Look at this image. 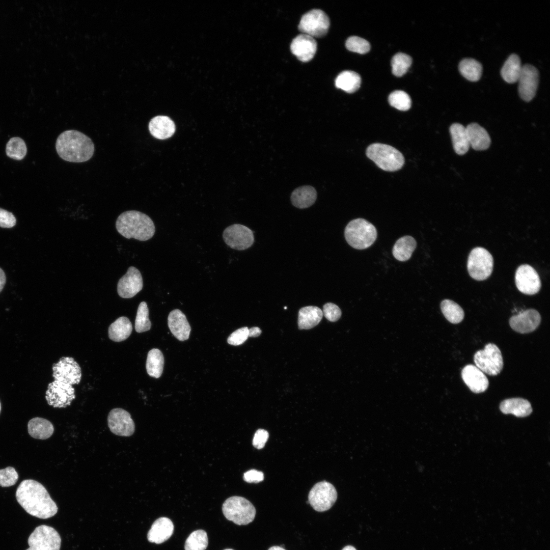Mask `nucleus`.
Masks as SVG:
<instances>
[{
    "mask_svg": "<svg viewBox=\"0 0 550 550\" xmlns=\"http://www.w3.org/2000/svg\"><path fill=\"white\" fill-rule=\"evenodd\" d=\"M18 503L29 514L41 519L53 516L58 508L44 486L32 479L23 480L16 491Z\"/></svg>",
    "mask_w": 550,
    "mask_h": 550,
    "instance_id": "nucleus-1",
    "label": "nucleus"
},
{
    "mask_svg": "<svg viewBox=\"0 0 550 550\" xmlns=\"http://www.w3.org/2000/svg\"><path fill=\"white\" fill-rule=\"evenodd\" d=\"M56 149L63 160L72 162H82L93 156L95 147L92 140L76 130H67L57 138Z\"/></svg>",
    "mask_w": 550,
    "mask_h": 550,
    "instance_id": "nucleus-2",
    "label": "nucleus"
},
{
    "mask_svg": "<svg viewBox=\"0 0 550 550\" xmlns=\"http://www.w3.org/2000/svg\"><path fill=\"white\" fill-rule=\"evenodd\" d=\"M116 228L123 237L140 241H146L151 238L155 231L151 218L147 214L136 210L122 212L116 220Z\"/></svg>",
    "mask_w": 550,
    "mask_h": 550,
    "instance_id": "nucleus-3",
    "label": "nucleus"
},
{
    "mask_svg": "<svg viewBox=\"0 0 550 550\" xmlns=\"http://www.w3.org/2000/svg\"><path fill=\"white\" fill-rule=\"evenodd\" d=\"M344 235L347 243L352 248L363 250L370 246L375 241L377 233L375 227L363 218L351 221L346 226Z\"/></svg>",
    "mask_w": 550,
    "mask_h": 550,
    "instance_id": "nucleus-4",
    "label": "nucleus"
},
{
    "mask_svg": "<svg viewBox=\"0 0 550 550\" xmlns=\"http://www.w3.org/2000/svg\"><path fill=\"white\" fill-rule=\"evenodd\" d=\"M367 157L379 168L386 171H395L404 164V158L402 153L388 145L374 143L366 150Z\"/></svg>",
    "mask_w": 550,
    "mask_h": 550,
    "instance_id": "nucleus-5",
    "label": "nucleus"
},
{
    "mask_svg": "<svg viewBox=\"0 0 550 550\" xmlns=\"http://www.w3.org/2000/svg\"><path fill=\"white\" fill-rule=\"evenodd\" d=\"M222 510L227 519L238 525L252 522L256 512L255 507L249 500L239 496L227 499L223 503Z\"/></svg>",
    "mask_w": 550,
    "mask_h": 550,
    "instance_id": "nucleus-6",
    "label": "nucleus"
},
{
    "mask_svg": "<svg viewBox=\"0 0 550 550\" xmlns=\"http://www.w3.org/2000/svg\"><path fill=\"white\" fill-rule=\"evenodd\" d=\"M493 259L491 254L482 247L474 248L470 252L467 262L470 276L477 281L487 279L491 274Z\"/></svg>",
    "mask_w": 550,
    "mask_h": 550,
    "instance_id": "nucleus-7",
    "label": "nucleus"
},
{
    "mask_svg": "<svg viewBox=\"0 0 550 550\" xmlns=\"http://www.w3.org/2000/svg\"><path fill=\"white\" fill-rule=\"evenodd\" d=\"M474 361L476 367L489 375H497L503 368L501 351L492 343H487L483 349L477 351L474 355Z\"/></svg>",
    "mask_w": 550,
    "mask_h": 550,
    "instance_id": "nucleus-8",
    "label": "nucleus"
},
{
    "mask_svg": "<svg viewBox=\"0 0 550 550\" xmlns=\"http://www.w3.org/2000/svg\"><path fill=\"white\" fill-rule=\"evenodd\" d=\"M28 542L29 547L26 550H60L61 538L54 528L42 525L35 529Z\"/></svg>",
    "mask_w": 550,
    "mask_h": 550,
    "instance_id": "nucleus-9",
    "label": "nucleus"
},
{
    "mask_svg": "<svg viewBox=\"0 0 550 550\" xmlns=\"http://www.w3.org/2000/svg\"><path fill=\"white\" fill-rule=\"evenodd\" d=\"M329 19L320 9H312L302 15L298 25L299 30L312 37L324 36L329 27Z\"/></svg>",
    "mask_w": 550,
    "mask_h": 550,
    "instance_id": "nucleus-10",
    "label": "nucleus"
},
{
    "mask_svg": "<svg viewBox=\"0 0 550 550\" xmlns=\"http://www.w3.org/2000/svg\"><path fill=\"white\" fill-rule=\"evenodd\" d=\"M337 499V492L330 483L323 481L314 485L308 495V502L318 512L329 509Z\"/></svg>",
    "mask_w": 550,
    "mask_h": 550,
    "instance_id": "nucleus-11",
    "label": "nucleus"
},
{
    "mask_svg": "<svg viewBox=\"0 0 550 550\" xmlns=\"http://www.w3.org/2000/svg\"><path fill=\"white\" fill-rule=\"evenodd\" d=\"M225 242L231 249L242 251L250 248L254 241L253 231L238 224L227 227L223 233Z\"/></svg>",
    "mask_w": 550,
    "mask_h": 550,
    "instance_id": "nucleus-12",
    "label": "nucleus"
},
{
    "mask_svg": "<svg viewBox=\"0 0 550 550\" xmlns=\"http://www.w3.org/2000/svg\"><path fill=\"white\" fill-rule=\"evenodd\" d=\"M75 398V391L72 385L56 380L48 384L45 393L47 403L54 408H65Z\"/></svg>",
    "mask_w": 550,
    "mask_h": 550,
    "instance_id": "nucleus-13",
    "label": "nucleus"
},
{
    "mask_svg": "<svg viewBox=\"0 0 550 550\" xmlns=\"http://www.w3.org/2000/svg\"><path fill=\"white\" fill-rule=\"evenodd\" d=\"M52 371L54 380L71 385L78 384L81 377L79 365L71 357H62L53 364Z\"/></svg>",
    "mask_w": 550,
    "mask_h": 550,
    "instance_id": "nucleus-14",
    "label": "nucleus"
},
{
    "mask_svg": "<svg viewBox=\"0 0 550 550\" xmlns=\"http://www.w3.org/2000/svg\"><path fill=\"white\" fill-rule=\"evenodd\" d=\"M515 283L517 289L527 295H533L539 292L541 283L535 269L528 264L520 265L515 274Z\"/></svg>",
    "mask_w": 550,
    "mask_h": 550,
    "instance_id": "nucleus-15",
    "label": "nucleus"
},
{
    "mask_svg": "<svg viewBox=\"0 0 550 550\" xmlns=\"http://www.w3.org/2000/svg\"><path fill=\"white\" fill-rule=\"evenodd\" d=\"M107 424L111 431L119 436H130L135 431L134 423L130 414L121 408H115L109 411Z\"/></svg>",
    "mask_w": 550,
    "mask_h": 550,
    "instance_id": "nucleus-16",
    "label": "nucleus"
},
{
    "mask_svg": "<svg viewBox=\"0 0 550 550\" xmlns=\"http://www.w3.org/2000/svg\"><path fill=\"white\" fill-rule=\"evenodd\" d=\"M517 81L520 98L527 102L531 101L535 96L538 88L539 73L537 69L530 64L522 65Z\"/></svg>",
    "mask_w": 550,
    "mask_h": 550,
    "instance_id": "nucleus-17",
    "label": "nucleus"
},
{
    "mask_svg": "<svg viewBox=\"0 0 550 550\" xmlns=\"http://www.w3.org/2000/svg\"><path fill=\"white\" fill-rule=\"evenodd\" d=\"M143 287V278L140 270L130 266L118 281L117 292L121 297L130 298L138 293Z\"/></svg>",
    "mask_w": 550,
    "mask_h": 550,
    "instance_id": "nucleus-18",
    "label": "nucleus"
},
{
    "mask_svg": "<svg viewBox=\"0 0 550 550\" xmlns=\"http://www.w3.org/2000/svg\"><path fill=\"white\" fill-rule=\"evenodd\" d=\"M541 320L539 313L535 309H530L511 316L509 324L514 331L526 334L534 331L539 326Z\"/></svg>",
    "mask_w": 550,
    "mask_h": 550,
    "instance_id": "nucleus-19",
    "label": "nucleus"
},
{
    "mask_svg": "<svg viewBox=\"0 0 550 550\" xmlns=\"http://www.w3.org/2000/svg\"><path fill=\"white\" fill-rule=\"evenodd\" d=\"M290 49L299 61L308 62L316 53L317 42L313 37L301 34L293 39L290 45Z\"/></svg>",
    "mask_w": 550,
    "mask_h": 550,
    "instance_id": "nucleus-20",
    "label": "nucleus"
},
{
    "mask_svg": "<svg viewBox=\"0 0 550 550\" xmlns=\"http://www.w3.org/2000/svg\"><path fill=\"white\" fill-rule=\"evenodd\" d=\"M461 377L465 384L475 393L485 392L489 386V381L484 373L474 365H467L462 369Z\"/></svg>",
    "mask_w": 550,
    "mask_h": 550,
    "instance_id": "nucleus-21",
    "label": "nucleus"
},
{
    "mask_svg": "<svg viewBox=\"0 0 550 550\" xmlns=\"http://www.w3.org/2000/svg\"><path fill=\"white\" fill-rule=\"evenodd\" d=\"M168 323L170 331L179 341L189 338L191 328L184 314L180 310L175 309L169 314Z\"/></svg>",
    "mask_w": 550,
    "mask_h": 550,
    "instance_id": "nucleus-22",
    "label": "nucleus"
},
{
    "mask_svg": "<svg viewBox=\"0 0 550 550\" xmlns=\"http://www.w3.org/2000/svg\"><path fill=\"white\" fill-rule=\"evenodd\" d=\"M174 531V525L169 518L160 517L152 524L147 534L149 542L160 544L169 539Z\"/></svg>",
    "mask_w": 550,
    "mask_h": 550,
    "instance_id": "nucleus-23",
    "label": "nucleus"
},
{
    "mask_svg": "<svg viewBox=\"0 0 550 550\" xmlns=\"http://www.w3.org/2000/svg\"><path fill=\"white\" fill-rule=\"evenodd\" d=\"M148 128L151 134L159 140L171 137L176 129L174 122L166 116H157L153 118L149 123Z\"/></svg>",
    "mask_w": 550,
    "mask_h": 550,
    "instance_id": "nucleus-24",
    "label": "nucleus"
},
{
    "mask_svg": "<svg viewBox=\"0 0 550 550\" xmlns=\"http://www.w3.org/2000/svg\"><path fill=\"white\" fill-rule=\"evenodd\" d=\"M466 131L470 146L476 150L487 149L491 140L487 131L479 124L473 123L468 125Z\"/></svg>",
    "mask_w": 550,
    "mask_h": 550,
    "instance_id": "nucleus-25",
    "label": "nucleus"
},
{
    "mask_svg": "<svg viewBox=\"0 0 550 550\" xmlns=\"http://www.w3.org/2000/svg\"><path fill=\"white\" fill-rule=\"evenodd\" d=\"M500 409L505 414H513L518 417L529 416L532 411L530 402L521 398H512L503 400L500 404Z\"/></svg>",
    "mask_w": 550,
    "mask_h": 550,
    "instance_id": "nucleus-26",
    "label": "nucleus"
},
{
    "mask_svg": "<svg viewBox=\"0 0 550 550\" xmlns=\"http://www.w3.org/2000/svg\"><path fill=\"white\" fill-rule=\"evenodd\" d=\"M323 312L316 306H307L298 312V325L300 329H309L317 325L322 319Z\"/></svg>",
    "mask_w": 550,
    "mask_h": 550,
    "instance_id": "nucleus-27",
    "label": "nucleus"
},
{
    "mask_svg": "<svg viewBox=\"0 0 550 550\" xmlns=\"http://www.w3.org/2000/svg\"><path fill=\"white\" fill-rule=\"evenodd\" d=\"M317 199L315 189L309 185H305L296 188L292 193L291 201L295 207L303 209L312 205Z\"/></svg>",
    "mask_w": 550,
    "mask_h": 550,
    "instance_id": "nucleus-28",
    "label": "nucleus"
},
{
    "mask_svg": "<svg viewBox=\"0 0 550 550\" xmlns=\"http://www.w3.org/2000/svg\"><path fill=\"white\" fill-rule=\"evenodd\" d=\"M29 434L33 438L46 439L53 434L54 427L48 420L35 417L31 419L28 424Z\"/></svg>",
    "mask_w": 550,
    "mask_h": 550,
    "instance_id": "nucleus-29",
    "label": "nucleus"
},
{
    "mask_svg": "<svg viewBox=\"0 0 550 550\" xmlns=\"http://www.w3.org/2000/svg\"><path fill=\"white\" fill-rule=\"evenodd\" d=\"M132 331L129 319L124 316L118 318L108 327V337L115 342H121L127 339Z\"/></svg>",
    "mask_w": 550,
    "mask_h": 550,
    "instance_id": "nucleus-30",
    "label": "nucleus"
},
{
    "mask_svg": "<svg viewBox=\"0 0 550 550\" xmlns=\"http://www.w3.org/2000/svg\"><path fill=\"white\" fill-rule=\"evenodd\" d=\"M450 132L455 152L458 155L465 154L470 146L465 127L460 124L454 123L450 127Z\"/></svg>",
    "mask_w": 550,
    "mask_h": 550,
    "instance_id": "nucleus-31",
    "label": "nucleus"
},
{
    "mask_svg": "<svg viewBox=\"0 0 550 550\" xmlns=\"http://www.w3.org/2000/svg\"><path fill=\"white\" fill-rule=\"evenodd\" d=\"M522 67L519 57L516 54H512L505 62L501 70V75L507 82H516L520 74Z\"/></svg>",
    "mask_w": 550,
    "mask_h": 550,
    "instance_id": "nucleus-32",
    "label": "nucleus"
},
{
    "mask_svg": "<svg viewBox=\"0 0 550 550\" xmlns=\"http://www.w3.org/2000/svg\"><path fill=\"white\" fill-rule=\"evenodd\" d=\"M417 246L416 240L410 236H404L397 240L392 253L395 259L400 261L408 260Z\"/></svg>",
    "mask_w": 550,
    "mask_h": 550,
    "instance_id": "nucleus-33",
    "label": "nucleus"
},
{
    "mask_svg": "<svg viewBox=\"0 0 550 550\" xmlns=\"http://www.w3.org/2000/svg\"><path fill=\"white\" fill-rule=\"evenodd\" d=\"M361 83V78L359 74L349 70L341 72L335 79L336 87L348 93L357 91Z\"/></svg>",
    "mask_w": 550,
    "mask_h": 550,
    "instance_id": "nucleus-34",
    "label": "nucleus"
},
{
    "mask_svg": "<svg viewBox=\"0 0 550 550\" xmlns=\"http://www.w3.org/2000/svg\"><path fill=\"white\" fill-rule=\"evenodd\" d=\"M164 358L161 351L157 348L150 350L147 355L146 368L149 376L158 378L162 373Z\"/></svg>",
    "mask_w": 550,
    "mask_h": 550,
    "instance_id": "nucleus-35",
    "label": "nucleus"
},
{
    "mask_svg": "<svg viewBox=\"0 0 550 550\" xmlns=\"http://www.w3.org/2000/svg\"><path fill=\"white\" fill-rule=\"evenodd\" d=\"M458 69L460 74L470 81H478L482 75L481 64L473 59L466 58L461 60L459 64Z\"/></svg>",
    "mask_w": 550,
    "mask_h": 550,
    "instance_id": "nucleus-36",
    "label": "nucleus"
},
{
    "mask_svg": "<svg viewBox=\"0 0 550 550\" xmlns=\"http://www.w3.org/2000/svg\"><path fill=\"white\" fill-rule=\"evenodd\" d=\"M441 309L445 318L452 323H459L464 318L463 310L453 300L448 299L443 300L441 303Z\"/></svg>",
    "mask_w": 550,
    "mask_h": 550,
    "instance_id": "nucleus-37",
    "label": "nucleus"
},
{
    "mask_svg": "<svg viewBox=\"0 0 550 550\" xmlns=\"http://www.w3.org/2000/svg\"><path fill=\"white\" fill-rule=\"evenodd\" d=\"M27 148L24 141L20 138L13 137L7 142L6 153L7 156L15 160L22 159L26 155Z\"/></svg>",
    "mask_w": 550,
    "mask_h": 550,
    "instance_id": "nucleus-38",
    "label": "nucleus"
},
{
    "mask_svg": "<svg viewBox=\"0 0 550 550\" xmlns=\"http://www.w3.org/2000/svg\"><path fill=\"white\" fill-rule=\"evenodd\" d=\"M208 544L206 532L198 530L192 532L186 540L185 550H205Z\"/></svg>",
    "mask_w": 550,
    "mask_h": 550,
    "instance_id": "nucleus-39",
    "label": "nucleus"
},
{
    "mask_svg": "<svg viewBox=\"0 0 550 550\" xmlns=\"http://www.w3.org/2000/svg\"><path fill=\"white\" fill-rule=\"evenodd\" d=\"M151 323L149 318V309L145 301H142L139 305L135 320V329L138 333L149 331Z\"/></svg>",
    "mask_w": 550,
    "mask_h": 550,
    "instance_id": "nucleus-40",
    "label": "nucleus"
},
{
    "mask_svg": "<svg viewBox=\"0 0 550 550\" xmlns=\"http://www.w3.org/2000/svg\"><path fill=\"white\" fill-rule=\"evenodd\" d=\"M412 63L410 56L404 53L396 54L391 60L392 73L396 76L403 75L408 70Z\"/></svg>",
    "mask_w": 550,
    "mask_h": 550,
    "instance_id": "nucleus-41",
    "label": "nucleus"
},
{
    "mask_svg": "<svg viewBox=\"0 0 550 550\" xmlns=\"http://www.w3.org/2000/svg\"><path fill=\"white\" fill-rule=\"evenodd\" d=\"M388 101L392 106L400 111H407L411 107V99L409 96L403 91L397 90L391 93L389 96Z\"/></svg>",
    "mask_w": 550,
    "mask_h": 550,
    "instance_id": "nucleus-42",
    "label": "nucleus"
},
{
    "mask_svg": "<svg viewBox=\"0 0 550 550\" xmlns=\"http://www.w3.org/2000/svg\"><path fill=\"white\" fill-rule=\"evenodd\" d=\"M345 45L349 50L360 54L367 53L370 49V43L366 40L358 36L349 37Z\"/></svg>",
    "mask_w": 550,
    "mask_h": 550,
    "instance_id": "nucleus-43",
    "label": "nucleus"
},
{
    "mask_svg": "<svg viewBox=\"0 0 550 550\" xmlns=\"http://www.w3.org/2000/svg\"><path fill=\"white\" fill-rule=\"evenodd\" d=\"M18 479V474L12 466L0 470V486L5 487L14 485Z\"/></svg>",
    "mask_w": 550,
    "mask_h": 550,
    "instance_id": "nucleus-44",
    "label": "nucleus"
},
{
    "mask_svg": "<svg viewBox=\"0 0 550 550\" xmlns=\"http://www.w3.org/2000/svg\"><path fill=\"white\" fill-rule=\"evenodd\" d=\"M249 337L248 327L240 328L233 332L228 338V343L232 345L238 346L243 343Z\"/></svg>",
    "mask_w": 550,
    "mask_h": 550,
    "instance_id": "nucleus-45",
    "label": "nucleus"
},
{
    "mask_svg": "<svg viewBox=\"0 0 550 550\" xmlns=\"http://www.w3.org/2000/svg\"><path fill=\"white\" fill-rule=\"evenodd\" d=\"M322 312L325 317L331 322L337 321L341 316L339 307L332 302H327L323 306Z\"/></svg>",
    "mask_w": 550,
    "mask_h": 550,
    "instance_id": "nucleus-46",
    "label": "nucleus"
},
{
    "mask_svg": "<svg viewBox=\"0 0 550 550\" xmlns=\"http://www.w3.org/2000/svg\"><path fill=\"white\" fill-rule=\"evenodd\" d=\"M16 224V218L14 214L5 209L0 208V227L11 228Z\"/></svg>",
    "mask_w": 550,
    "mask_h": 550,
    "instance_id": "nucleus-47",
    "label": "nucleus"
},
{
    "mask_svg": "<svg viewBox=\"0 0 550 550\" xmlns=\"http://www.w3.org/2000/svg\"><path fill=\"white\" fill-rule=\"evenodd\" d=\"M269 437L268 432L263 429H259L255 432L253 439V445L258 449L263 448Z\"/></svg>",
    "mask_w": 550,
    "mask_h": 550,
    "instance_id": "nucleus-48",
    "label": "nucleus"
},
{
    "mask_svg": "<svg viewBox=\"0 0 550 550\" xmlns=\"http://www.w3.org/2000/svg\"><path fill=\"white\" fill-rule=\"evenodd\" d=\"M243 479L248 483H259L263 480L264 474L262 472L253 469L244 474Z\"/></svg>",
    "mask_w": 550,
    "mask_h": 550,
    "instance_id": "nucleus-49",
    "label": "nucleus"
},
{
    "mask_svg": "<svg viewBox=\"0 0 550 550\" xmlns=\"http://www.w3.org/2000/svg\"><path fill=\"white\" fill-rule=\"evenodd\" d=\"M261 333V330L258 327H253L249 329V337H257Z\"/></svg>",
    "mask_w": 550,
    "mask_h": 550,
    "instance_id": "nucleus-50",
    "label": "nucleus"
},
{
    "mask_svg": "<svg viewBox=\"0 0 550 550\" xmlns=\"http://www.w3.org/2000/svg\"><path fill=\"white\" fill-rule=\"evenodd\" d=\"M6 283V276L4 271L0 267V293L3 290Z\"/></svg>",
    "mask_w": 550,
    "mask_h": 550,
    "instance_id": "nucleus-51",
    "label": "nucleus"
},
{
    "mask_svg": "<svg viewBox=\"0 0 550 550\" xmlns=\"http://www.w3.org/2000/svg\"><path fill=\"white\" fill-rule=\"evenodd\" d=\"M268 550H285L283 547L279 546H273Z\"/></svg>",
    "mask_w": 550,
    "mask_h": 550,
    "instance_id": "nucleus-52",
    "label": "nucleus"
},
{
    "mask_svg": "<svg viewBox=\"0 0 550 550\" xmlns=\"http://www.w3.org/2000/svg\"><path fill=\"white\" fill-rule=\"evenodd\" d=\"M342 550H356L353 546L347 545L345 546Z\"/></svg>",
    "mask_w": 550,
    "mask_h": 550,
    "instance_id": "nucleus-53",
    "label": "nucleus"
},
{
    "mask_svg": "<svg viewBox=\"0 0 550 550\" xmlns=\"http://www.w3.org/2000/svg\"><path fill=\"white\" fill-rule=\"evenodd\" d=\"M224 550H233V549H230V548H228V549H224Z\"/></svg>",
    "mask_w": 550,
    "mask_h": 550,
    "instance_id": "nucleus-54",
    "label": "nucleus"
},
{
    "mask_svg": "<svg viewBox=\"0 0 550 550\" xmlns=\"http://www.w3.org/2000/svg\"><path fill=\"white\" fill-rule=\"evenodd\" d=\"M1 402H0V413H1Z\"/></svg>",
    "mask_w": 550,
    "mask_h": 550,
    "instance_id": "nucleus-55",
    "label": "nucleus"
}]
</instances>
